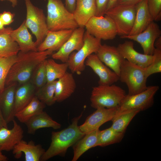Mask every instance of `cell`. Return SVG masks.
<instances>
[{
	"instance_id": "obj_1",
	"label": "cell",
	"mask_w": 161,
	"mask_h": 161,
	"mask_svg": "<svg viewBox=\"0 0 161 161\" xmlns=\"http://www.w3.org/2000/svg\"><path fill=\"white\" fill-rule=\"evenodd\" d=\"M53 52L50 49L27 52L19 51L17 55V61L12 65L7 75L5 87L13 83L21 84L29 81L36 67Z\"/></svg>"
},
{
	"instance_id": "obj_2",
	"label": "cell",
	"mask_w": 161,
	"mask_h": 161,
	"mask_svg": "<svg viewBox=\"0 0 161 161\" xmlns=\"http://www.w3.org/2000/svg\"><path fill=\"white\" fill-rule=\"evenodd\" d=\"M82 113L74 117L72 123L67 128L58 131H52L49 147L41 157L40 161H46L56 156L64 157L69 148L73 145L82 138L85 134L78 126Z\"/></svg>"
},
{
	"instance_id": "obj_3",
	"label": "cell",
	"mask_w": 161,
	"mask_h": 161,
	"mask_svg": "<svg viewBox=\"0 0 161 161\" xmlns=\"http://www.w3.org/2000/svg\"><path fill=\"white\" fill-rule=\"evenodd\" d=\"M47 1L46 22L49 30H74L79 27L73 14L67 10L61 0Z\"/></svg>"
},
{
	"instance_id": "obj_4",
	"label": "cell",
	"mask_w": 161,
	"mask_h": 161,
	"mask_svg": "<svg viewBox=\"0 0 161 161\" xmlns=\"http://www.w3.org/2000/svg\"><path fill=\"white\" fill-rule=\"evenodd\" d=\"M126 95L123 89L115 85H98L92 88L90 97L91 106L95 109L117 108Z\"/></svg>"
},
{
	"instance_id": "obj_5",
	"label": "cell",
	"mask_w": 161,
	"mask_h": 161,
	"mask_svg": "<svg viewBox=\"0 0 161 161\" xmlns=\"http://www.w3.org/2000/svg\"><path fill=\"white\" fill-rule=\"evenodd\" d=\"M119 80L127 86L129 95H134L147 88L144 68L133 64L126 59L122 63L119 75Z\"/></svg>"
},
{
	"instance_id": "obj_6",
	"label": "cell",
	"mask_w": 161,
	"mask_h": 161,
	"mask_svg": "<svg viewBox=\"0 0 161 161\" xmlns=\"http://www.w3.org/2000/svg\"><path fill=\"white\" fill-rule=\"evenodd\" d=\"M101 41L87 31L85 32L83 46L77 52L71 54L67 62L72 73L80 75L84 70L86 59L91 54L96 53L101 44Z\"/></svg>"
},
{
	"instance_id": "obj_7",
	"label": "cell",
	"mask_w": 161,
	"mask_h": 161,
	"mask_svg": "<svg viewBox=\"0 0 161 161\" xmlns=\"http://www.w3.org/2000/svg\"><path fill=\"white\" fill-rule=\"evenodd\" d=\"M136 13L135 5L119 4L106 11L105 15L112 20L117 35L120 37L130 34L134 24Z\"/></svg>"
},
{
	"instance_id": "obj_8",
	"label": "cell",
	"mask_w": 161,
	"mask_h": 161,
	"mask_svg": "<svg viewBox=\"0 0 161 161\" xmlns=\"http://www.w3.org/2000/svg\"><path fill=\"white\" fill-rule=\"evenodd\" d=\"M27 9L25 24L35 36V42L38 47L44 40L48 29L43 10L35 7L30 0H24Z\"/></svg>"
},
{
	"instance_id": "obj_9",
	"label": "cell",
	"mask_w": 161,
	"mask_h": 161,
	"mask_svg": "<svg viewBox=\"0 0 161 161\" xmlns=\"http://www.w3.org/2000/svg\"><path fill=\"white\" fill-rule=\"evenodd\" d=\"M159 89L157 85L149 86L139 93L126 95L120 104L117 112L134 109L140 111L148 109L153 106L154 96Z\"/></svg>"
},
{
	"instance_id": "obj_10",
	"label": "cell",
	"mask_w": 161,
	"mask_h": 161,
	"mask_svg": "<svg viewBox=\"0 0 161 161\" xmlns=\"http://www.w3.org/2000/svg\"><path fill=\"white\" fill-rule=\"evenodd\" d=\"M84 27L90 34L101 40H112L117 35L113 21L106 15L92 17Z\"/></svg>"
},
{
	"instance_id": "obj_11",
	"label": "cell",
	"mask_w": 161,
	"mask_h": 161,
	"mask_svg": "<svg viewBox=\"0 0 161 161\" xmlns=\"http://www.w3.org/2000/svg\"><path fill=\"white\" fill-rule=\"evenodd\" d=\"M161 35V30L159 26L153 21L145 30L140 33L133 35L123 36L120 37L137 42L141 46L144 54L152 55L155 49L154 46L155 41Z\"/></svg>"
},
{
	"instance_id": "obj_12",
	"label": "cell",
	"mask_w": 161,
	"mask_h": 161,
	"mask_svg": "<svg viewBox=\"0 0 161 161\" xmlns=\"http://www.w3.org/2000/svg\"><path fill=\"white\" fill-rule=\"evenodd\" d=\"M84 27H78L74 29L69 39L60 49L52 55L53 59L59 60L63 63L67 62L71 54L78 50L83 45Z\"/></svg>"
},
{
	"instance_id": "obj_13",
	"label": "cell",
	"mask_w": 161,
	"mask_h": 161,
	"mask_svg": "<svg viewBox=\"0 0 161 161\" xmlns=\"http://www.w3.org/2000/svg\"><path fill=\"white\" fill-rule=\"evenodd\" d=\"M85 64L90 67L99 77V85H111L119 80V76L104 64L95 54L89 55Z\"/></svg>"
},
{
	"instance_id": "obj_14",
	"label": "cell",
	"mask_w": 161,
	"mask_h": 161,
	"mask_svg": "<svg viewBox=\"0 0 161 161\" xmlns=\"http://www.w3.org/2000/svg\"><path fill=\"white\" fill-rule=\"evenodd\" d=\"M118 108L96 109L95 111L87 118L84 123L79 126L80 129L86 134L99 129L104 123L112 120L116 114Z\"/></svg>"
},
{
	"instance_id": "obj_15",
	"label": "cell",
	"mask_w": 161,
	"mask_h": 161,
	"mask_svg": "<svg viewBox=\"0 0 161 161\" xmlns=\"http://www.w3.org/2000/svg\"><path fill=\"white\" fill-rule=\"evenodd\" d=\"M120 53L129 62L144 68L149 66L153 60V55L140 53L134 48V43L127 41L119 44L117 47Z\"/></svg>"
},
{
	"instance_id": "obj_16",
	"label": "cell",
	"mask_w": 161,
	"mask_h": 161,
	"mask_svg": "<svg viewBox=\"0 0 161 161\" xmlns=\"http://www.w3.org/2000/svg\"><path fill=\"white\" fill-rule=\"evenodd\" d=\"M95 54L105 65L119 75L121 65L125 59L121 55L117 47L101 44Z\"/></svg>"
},
{
	"instance_id": "obj_17",
	"label": "cell",
	"mask_w": 161,
	"mask_h": 161,
	"mask_svg": "<svg viewBox=\"0 0 161 161\" xmlns=\"http://www.w3.org/2000/svg\"><path fill=\"white\" fill-rule=\"evenodd\" d=\"M12 129L3 127L0 129V151H10L22 140L24 131L14 119Z\"/></svg>"
},
{
	"instance_id": "obj_18",
	"label": "cell",
	"mask_w": 161,
	"mask_h": 161,
	"mask_svg": "<svg viewBox=\"0 0 161 161\" xmlns=\"http://www.w3.org/2000/svg\"><path fill=\"white\" fill-rule=\"evenodd\" d=\"M74 30L66 29L55 31L48 30L42 42L38 47V51L50 49L57 51L71 35Z\"/></svg>"
},
{
	"instance_id": "obj_19",
	"label": "cell",
	"mask_w": 161,
	"mask_h": 161,
	"mask_svg": "<svg viewBox=\"0 0 161 161\" xmlns=\"http://www.w3.org/2000/svg\"><path fill=\"white\" fill-rule=\"evenodd\" d=\"M15 158H20L23 153L25 161H40L45 152V150L40 144H35L32 140L27 143L22 140L12 150Z\"/></svg>"
},
{
	"instance_id": "obj_20",
	"label": "cell",
	"mask_w": 161,
	"mask_h": 161,
	"mask_svg": "<svg viewBox=\"0 0 161 161\" xmlns=\"http://www.w3.org/2000/svg\"><path fill=\"white\" fill-rule=\"evenodd\" d=\"M17 84L5 87L0 93V109L5 120L8 123L15 119V95Z\"/></svg>"
},
{
	"instance_id": "obj_21",
	"label": "cell",
	"mask_w": 161,
	"mask_h": 161,
	"mask_svg": "<svg viewBox=\"0 0 161 161\" xmlns=\"http://www.w3.org/2000/svg\"><path fill=\"white\" fill-rule=\"evenodd\" d=\"M96 11L95 0H77L73 15L79 27H84L89 19L95 16Z\"/></svg>"
},
{
	"instance_id": "obj_22",
	"label": "cell",
	"mask_w": 161,
	"mask_h": 161,
	"mask_svg": "<svg viewBox=\"0 0 161 161\" xmlns=\"http://www.w3.org/2000/svg\"><path fill=\"white\" fill-rule=\"evenodd\" d=\"M10 35L13 41L18 44L20 51L22 52L38 51L37 47L35 42L32 40L25 24L24 20L17 29L11 30Z\"/></svg>"
},
{
	"instance_id": "obj_23",
	"label": "cell",
	"mask_w": 161,
	"mask_h": 161,
	"mask_svg": "<svg viewBox=\"0 0 161 161\" xmlns=\"http://www.w3.org/2000/svg\"><path fill=\"white\" fill-rule=\"evenodd\" d=\"M76 87L73 73L67 72L56 80L54 97L55 102H60L69 97L74 92Z\"/></svg>"
},
{
	"instance_id": "obj_24",
	"label": "cell",
	"mask_w": 161,
	"mask_h": 161,
	"mask_svg": "<svg viewBox=\"0 0 161 161\" xmlns=\"http://www.w3.org/2000/svg\"><path fill=\"white\" fill-rule=\"evenodd\" d=\"M136 10L134 24L128 35L140 33L148 27L153 19L148 10L147 0H143L135 5Z\"/></svg>"
},
{
	"instance_id": "obj_25",
	"label": "cell",
	"mask_w": 161,
	"mask_h": 161,
	"mask_svg": "<svg viewBox=\"0 0 161 161\" xmlns=\"http://www.w3.org/2000/svg\"><path fill=\"white\" fill-rule=\"evenodd\" d=\"M27 129V133L34 134L39 129L45 128H52L54 129H59L61 125L54 120L45 112L34 116L24 123Z\"/></svg>"
},
{
	"instance_id": "obj_26",
	"label": "cell",
	"mask_w": 161,
	"mask_h": 161,
	"mask_svg": "<svg viewBox=\"0 0 161 161\" xmlns=\"http://www.w3.org/2000/svg\"><path fill=\"white\" fill-rule=\"evenodd\" d=\"M21 85L15 92V114L27 105L35 96L36 89L30 81Z\"/></svg>"
},
{
	"instance_id": "obj_27",
	"label": "cell",
	"mask_w": 161,
	"mask_h": 161,
	"mask_svg": "<svg viewBox=\"0 0 161 161\" xmlns=\"http://www.w3.org/2000/svg\"><path fill=\"white\" fill-rule=\"evenodd\" d=\"M99 130L97 129L85 134L73 145L74 155L72 161H76L88 150L96 147Z\"/></svg>"
},
{
	"instance_id": "obj_28",
	"label": "cell",
	"mask_w": 161,
	"mask_h": 161,
	"mask_svg": "<svg viewBox=\"0 0 161 161\" xmlns=\"http://www.w3.org/2000/svg\"><path fill=\"white\" fill-rule=\"evenodd\" d=\"M12 29L7 27L0 30V57L16 55L20 51L18 44L10 37Z\"/></svg>"
},
{
	"instance_id": "obj_29",
	"label": "cell",
	"mask_w": 161,
	"mask_h": 161,
	"mask_svg": "<svg viewBox=\"0 0 161 161\" xmlns=\"http://www.w3.org/2000/svg\"><path fill=\"white\" fill-rule=\"evenodd\" d=\"M45 106L46 105L35 96L27 105L15 113V117L20 122L25 123L34 116L44 111Z\"/></svg>"
},
{
	"instance_id": "obj_30",
	"label": "cell",
	"mask_w": 161,
	"mask_h": 161,
	"mask_svg": "<svg viewBox=\"0 0 161 161\" xmlns=\"http://www.w3.org/2000/svg\"><path fill=\"white\" fill-rule=\"evenodd\" d=\"M140 111L134 109L117 112L112 120V123L111 127L117 132L124 133L131 121Z\"/></svg>"
},
{
	"instance_id": "obj_31",
	"label": "cell",
	"mask_w": 161,
	"mask_h": 161,
	"mask_svg": "<svg viewBox=\"0 0 161 161\" xmlns=\"http://www.w3.org/2000/svg\"><path fill=\"white\" fill-rule=\"evenodd\" d=\"M124 133L117 132L111 127L98 131L96 146L104 147L120 142L124 136Z\"/></svg>"
},
{
	"instance_id": "obj_32",
	"label": "cell",
	"mask_w": 161,
	"mask_h": 161,
	"mask_svg": "<svg viewBox=\"0 0 161 161\" xmlns=\"http://www.w3.org/2000/svg\"><path fill=\"white\" fill-rule=\"evenodd\" d=\"M68 68L67 63L58 64L52 59H47L46 69L47 83L53 82L62 77Z\"/></svg>"
},
{
	"instance_id": "obj_33",
	"label": "cell",
	"mask_w": 161,
	"mask_h": 161,
	"mask_svg": "<svg viewBox=\"0 0 161 161\" xmlns=\"http://www.w3.org/2000/svg\"><path fill=\"white\" fill-rule=\"evenodd\" d=\"M56 81L47 82L36 91L35 96L46 105L51 106L56 102L54 97Z\"/></svg>"
},
{
	"instance_id": "obj_34",
	"label": "cell",
	"mask_w": 161,
	"mask_h": 161,
	"mask_svg": "<svg viewBox=\"0 0 161 161\" xmlns=\"http://www.w3.org/2000/svg\"><path fill=\"white\" fill-rule=\"evenodd\" d=\"M47 59L41 62L36 67L29 81L35 86L36 90L47 83L46 69Z\"/></svg>"
},
{
	"instance_id": "obj_35",
	"label": "cell",
	"mask_w": 161,
	"mask_h": 161,
	"mask_svg": "<svg viewBox=\"0 0 161 161\" xmlns=\"http://www.w3.org/2000/svg\"><path fill=\"white\" fill-rule=\"evenodd\" d=\"M17 60V55L0 57V93L5 88L6 79L11 67Z\"/></svg>"
},
{
	"instance_id": "obj_36",
	"label": "cell",
	"mask_w": 161,
	"mask_h": 161,
	"mask_svg": "<svg viewBox=\"0 0 161 161\" xmlns=\"http://www.w3.org/2000/svg\"><path fill=\"white\" fill-rule=\"evenodd\" d=\"M153 55L152 62L144 68L145 75L147 78L152 74L161 72V49L155 48Z\"/></svg>"
},
{
	"instance_id": "obj_37",
	"label": "cell",
	"mask_w": 161,
	"mask_h": 161,
	"mask_svg": "<svg viewBox=\"0 0 161 161\" xmlns=\"http://www.w3.org/2000/svg\"><path fill=\"white\" fill-rule=\"evenodd\" d=\"M149 12L154 21L161 19V0H147Z\"/></svg>"
},
{
	"instance_id": "obj_38",
	"label": "cell",
	"mask_w": 161,
	"mask_h": 161,
	"mask_svg": "<svg viewBox=\"0 0 161 161\" xmlns=\"http://www.w3.org/2000/svg\"><path fill=\"white\" fill-rule=\"evenodd\" d=\"M97 5V11L95 16L104 15L107 5L109 0H95Z\"/></svg>"
},
{
	"instance_id": "obj_39",
	"label": "cell",
	"mask_w": 161,
	"mask_h": 161,
	"mask_svg": "<svg viewBox=\"0 0 161 161\" xmlns=\"http://www.w3.org/2000/svg\"><path fill=\"white\" fill-rule=\"evenodd\" d=\"M15 16L14 13L9 11H4L0 13V19L4 26L8 25L14 21Z\"/></svg>"
},
{
	"instance_id": "obj_40",
	"label": "cell",
	"mask_w": 161,
	"mask_h": 161,
	"mask_svg": "<svg viewBox=\"0 0 161 161\" xmlns=\"http://www.w3.org/2000/svg\"><path fill=\"white\" fill-rule=\"evenodd\" d=\"M77 0H65V6L71 13H74L75 9Z\"/></svg>"
},
{
	"instance_id": "obj_41",
	"label": "cell",
	"mask_w": 161,
	"mask_h": 161,
	"mask_svg": "<svg viewBox=\"0 0 161 161\" xmlns=\"http://www.w3.org/2000/svg\"><path fill=\"white\" fill-rule=\"evenodd\" d=\"M143 0H118L115 5L123 4L135 5Z\"/></svg>"
},
{
	"instance_id": "obj_42",
	"label": "cell",
	"mask_w": 161,
	"mask_h": 161,
	"mask_svg": "<svg viewBox=\"0 0 161 161\" xmlns=\"http://www.w3.org/2000/svg\"><path fill=\"white\" fill-rule=\"evenodd\" d=\"M7 124L0 109V129L3 127L8 128Z\"/></svg>"
},
{
	"instance_id": "obj_43",
	"label": "cell",
	"mask_w": 161,
	"mask_h": 161,
	"mask_svg": "<svg viewBox=\"0 0 161 161\" xmlns=\"http://www.w3.org/2000/svg\"><path fill=\"white\" fill-rule=\"evenodd\" d=\"M117 0H109L107 6L106 11L114 6L116 5Z\"/></svg>"
},
{
	"instance_id": "obj_44",
	"label": "cell",
	"mask_w": 161,
	"mask_h": 161,
	"mask_svg": "<svg viewBox=\"0 0 161 161\" xmlns=\"http://www.w3.org/2000/svg\"><path fill=\"white\" fill-rule=\"evenodd\" d=\"M154 46L155 48L161 49V36L156 39L154 43Z\"/></svg>"
},
{
	"instance_id": "obj_45",
	"label": "cell",
	"mask_w": 161,
	"mask_h": 161,
	"mask_svg": "<svg viewBox=\"0 0 161 161\" xmlns=\"http://www.w3.org/2000/svg\"><path fill=\"white\" fill-rule=\"evenodd\" d=\"M8 160L7 157L3 155L0 151V161H7Z\"/></svg>"
},
{
	"instance_id": "obj_46",
	"label": "cell",
	"mask_w": 161,
	"mask_h": 161,
	"mask_svg": "<svg viewBox=\"0 0 161 161\" xmlns=\"http://www.w3.org/2000/svg\"><path fill=\"white\" fill-rule=\"evenodd\" d=\"M5 0H7L10 1L12 3V5L13 7H14L17 4V0H0V1H2Z\"/></svg>"
},
{
	"instance_id": "obj_47",
	"label": "cell",
	"mask_w": 161,
	"mask_h": 161,
	"mask_svg": "<svg viewBox=\"0 0 161 161\" xmlns=\"http://www.w3.org/2000/svg\"><path fill=\"white\" fill-rule=\"evenodd\" d=\"M4 26L0 19V30L4 29L5 28Z\"/></svg>"
}]
</instances>
